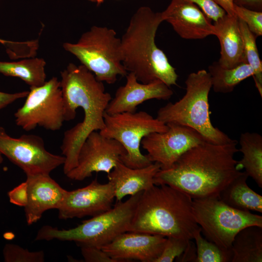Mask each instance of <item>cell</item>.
<instances>
[{
  "label": "cell",
  "instance_id": "11",
  "mask_svg": "<svg viewBox=\"0 0 262 262\" xmlns=\"http://www.w3.org/2000/svg\"><path fill=\"white\" fill-rule=\"evenodd\" d=\"M0 152L20 168L26 175L49 174L63 165L65 157L48 151L43 139L35 134L14 138L0 127Z\"/></svg>",
  "mask_w": 262,
  "mask_h": 262
},
{
  "label": "cell",
  "instance_id": "30",
  "mask_svg": "<svg viewBox=\"0 0 262 262\" xmlns=\"http://www.w3.org/2000/svg\"><path fill=\"white\" fill-rule=\"evenodd\" d=\"M164 249L155 262H172L179 258L186 249L190 240L168 237Z\"/></svg>",
  "mask_w": 262,
  "mask_h": 262
},
{
  "label": "cell",
  "instance_id": "3",
  "mask_svg": "<svg viewBox=\"0 0 262 262\" xmlns=\"http://www.w3.org/2000/svg\"><path fill=\"white\" fill-rule=\"evenodd\" d=\"M161 12L147 6L139 7L120 38L122 63L128 73L148 83L160 80L176 85L178 75L164 52L155 43L157 31L163 22Z\"/></svg>",
  "mask_w": 262,
  "mask_h": 262
},
{
  "label": "cell",
  "instance_id": "31",
  "mask_svg": "<svg viewBox=\"0 0 262 262\" xmlns=\"http://www.w3.org/2000/svg\"><path fill=\"white\" fill-rule=\"evenodd\" d=\"M81 253L86 262H116L101 248L90 246H82Z\"/></svg>",
  "mask_w": 262,
  "mask_h": 262
},
{
  "label": "cell",
  "instance_id": "40",
  "mask_svg": "<svg viewBox=\"0 0 262 262\" xmlns=\"http://www.w3.org/2000/svg\"><path fill=\"white\" fill-rule=\"evenodd\" d=\"M8 42H9V41L5 40L0 38V43L3 44L4 45H5Z\"/></svg>",
  "mask_w": 262,
  "mask_h": 262
},
{
  "label": "cell",
  "instance_id": "39",
  "mask_svg": "<svg viewBox=\"0 0 262 262\" xmlns=\"http://www.w3.org/2000/svg\"><path fill=\"white\" fill-rule=\"evenodd\" d=\"M87 0L90 2L97 4V5H100L104 1V0Z\"/></svg>",
  "mask_w": 262,
  "mask_h": 262
},
{
  "label": "cell",
  "instance_id": "42",
  "mask_svg": "<svg viewBox=\"0 0 262 262\" xmlns=\"http://www.w3.org/2000/svg\"></svg>",
  "mask_w": 262,
  "mask_h": 262
},
{
  "label": "cell",
  "instance_id": "32",
  "mask_svg": "<svg viewBox=\"0 0 262 262\" xmlns=\"http://www.w3.org/2000/svg\"><path fill=\"white\" fill-rule=\"evenodd\" d=\"M196 5L212 20L216 21L222 17L226 12L224 10L215 3L212 0H188Z\"/></svg>",
  "mask_w": 262,
  "mask_h": 262
},
{
  "label": "cell",
  "instance_id": "4",
  "mask_svg": "<svg viewBox=\"0 0 262 262\" xmlns=\"http://www.w3.org/2000/svg\"><path fill=\"white\" fill-rule=\"evenodd\" d=\"M193 199L166 184L142 192L128 231L193 239L200 227L192 212Z\"/></svg>",
  "mask_w": 262,
  "mask_h": 262
},
{
  "label": "cell",
  "instance_id": "33",
  "mask_svg": "<svg viewBox=\"0 0 262 262\" xmlns=\"http://www.w3.org/2000/svg\"><path fill=\"white\" fill-rule=\"evenodd\" d=\"M8 196L10 203L20 207H25L28 201L27 184L23 182L9 191Z\"/></svg>",
  "mask_w": 262,
  "mask_h": 262
},
{
  "label": "cell",
  "instance_id": "27",
  "mask_svg": "<svg viewBox=\"0 0 262 262\" xmlns=\"http://www.w3.org/2000/svg\"><path fill=\"white\" fill-rule=\"evenodd\" d=\"M196 248L195 262H231L230 250L222 249L216 244L207 240L201 235V228L194 234Z\"/></svg>",
  "mask_w": 262,
  "mask_h": 262
},
{
  "label": "cell",
  "instance_id": "28",
  "mask_svg": "<svg viewBox=\"0 0 262 262\" xmlns=\"http://www.w3.org/2000/svg\"><path fill=\"white\" fill-rule=\"evenodd\" d=\"M3 255L5 261L8 262H43L45 261L43 251H30L15 244L6 245Z\"/></svg>",
  "mask_w": 262,
  "mask_h": 262
},
{
  "label": "cell",
  "instance_id": "17",
  "mask_svg": "<svg viewBox=\"0 0 262 262\" xmlns=\"http://www.w3.org/2000/svg\"><path fill=\"white\" fill-rule=\"evenodd\" d=\"M126 78L125 85L118 88L110 101L105 111L107 114L133 113L139 105L146 101L152 99L166 100L173 94L170 87L160 80L141 83L132 73H128Z\"/></svg>",
  "mask_w": 262,
  "mask_h": 262
},
{
  "label": "cell",
  "instance_id": "14",
  "mask_svg": "<svg viewBox=\"0 0 262 262\" xmlns=\"http://www.w3.org/2000/svg\"><path fill=\"white\" fill-rule=\"evenodd\" d=\"M115 198L112 184L100 183L96 178L84 187L66 191L58 209V217L66 220L97 215L110 209Z\"/></svg>",
  "mask_w": 262,
  "mask_h": 262
},
{
  "label": "cell",
  "instance_id": "37",
  "mask_svg": "<svg viewBox=\"0 0 262 262\" xmlns=\"http://www.w3.org/2000/svg\"><path fill=\"white\" fill-rule=\"evenodd\" d=\"M215 3L222 8L226 14L229 16H235L234 11L233 0H212Z\"/></svg>",
  "mask_w": 262,
  "mask_h": 262
},
{
  "label": "cell",
  "instance_id": "6",
  "mask_svg": "<svg viewBox=\"0 0 262 262\" xmlns=\"http://www.w3.org/2000/svg\"><path fill=\"white\" fill-rule=\"evenodd\" d=\"M142 193L131 196L125 201H116L110 209L83 221L75 228L59 229L44 226L38 231L35 240L73 241L79 246L101 248L128 231Z\"/></svg>",
  "mask_w": 262,
  "mask_h": 262
},
{
  "label": "cell",
  "instance_id": "38",
  "mask_svg": "<svg viewBox=\"0 0 262 262\" xmlns=\"http://www.w3.org/2000/svg\"><path fill=\"white\" fill-rule=\"evenodd\" d=\"M4 237L6 239H12L14 237V235L11 232H6L4 234Z\"/></svg>",
  "mask_w": 262,
  "mask_h": 262
},
{
  "label": "cell",
  "instance_id": "20",
  "mask_svg": "<svg viewBox=\"0 0 262 262\" xmlns=\"http://www.w3.org/2000/svg\"><path fill=\"white\" fill-rule=\"evenodd\" d=\"M213 25L220 45V57L217 61L219 65L232 68L246 63L237 16L225 14L214 22Z\"/></svg>",
  "mask_w": 262,
  "mask_h": 262
},
{
  "label": "cell",
  "instance_id": "22",
  "mask_svg": "<svg viewBox=\"0 0 262 262\" xmlns=\"http://www.w3.org/2000/svg\"><path fill=\"white\" fill-rule=\"evenodd\" d=\"M231 262H262V227H246L235 235L231 246Z\"/></svg>",
  "mask_w": 262,
  "mask_h": 262
},
{
  "label": "cell",
  "instance_id": "1",
  "mask_svg": "<svg viewBox=\"0 0 262 262\" xmlns=\"http://www.w3.org/2000/svg\"><path fill=\"white\" fill-rule=\"evenodd\" d=\"M237 141L216 144L205 141L190 148L169 167L160 169L155 185L166 184L193 199L219 197L221 192L243 172L234 158Z\"/></svg>",
  "mask_w": 262,
  "mask_h": 262
},
{
  "label": "cell",
  "instance_id": "13",
  "mask_svg": "<svg viewBox=\"0 0 262 262\" xmlns=\"http://www.w3.org/2000/svg\"><path fill=\"white\" fill-rule=\"evenodd\" d=\"M167 125L166 131L151 133L141 143L150 161L160 164L161 169L169 167L188 149L207 141L191 127L176 124Z\"/></svg>",
  "mask_w": 262,
  "mask_h": 262
},
{
  "label": "cell",
  "instance_id": "7",
  "mask_svg": "<svg viewBox=\"0 0 262 262\" xmlns=\"http://www.w3.org/2000/svg\"><path fill=\"white\" fill-rule=\"evenodd\" d=\"M63 47L100 82L112 84L118 76L128 73L122 63L120 38L113 29L93 26L76 42H65Z\"/></svg>",
  "mask_w": 262,
  "mask_h": 262
},
{
  "label": "cell",
  "instance_id": "24",
  "mask_svg": "<svg viewBox=\"0 0 262 262\" xmlns=\"http://www.w3.org/2000/svg\"><path fill=\"white\" fill-rule=\"evenodd\" d=\"M46 61L32 58L14 62L0 61V73L21 79L30 87H38L46 82Z\"/></svg>",
  "mask_w": 262,
  "mask_h": 262
},
{
  "label": "cell",
  "instance_id": "23",
  "mask_svg": "<svg viewBox=\"0 0 262 262\" xmlns=\"http://www.w3.org/2000/svg\"><path fill=\"white\" fill-rule=\"evenodd\" d=\"M239 143V151L243 154L239 164L248 176L262 188V136L257 132H245L240 135Z\"/></svg>",
  "mask_w": 262,
  "mask_h": 262
},
{
  "label": "cell",
  "instance_id": "35",
  "mask_svg": "<svg viewBox=\"0 0 262 262\" xmlns=\"http://www.w3.org/2000/svg\"><path fill=\"white\" fill-rule=\"evenodd\" d=\"M196 257V248L195 244L189 240L188 245L183 253L176 259L178 262H195Z\"/></svg>",
  "mask_w": 262,
  "mask_h": 262
},
{
  "label": "cell",
  "instance_id": "21",
  "mask_svg": "<svg viewBox=\"0 0 262 262\" xmlns=\"http://www.w3.org/2000/svg\"><path fill=\"white\" fill-rule=\"evenodd\" d=\"M248 176L245 172L234 179L221 192L219 198L238 210L262 213V196L247 184Z\"/></svg>",
  "mask_w": 262,
  "mask_h": 262
},
{
  "label": "cell",
  "instance_id": "2",
  "mask_svg": "<svg viewBox=\"0 0 262 262\" xmlns=\"http://www.w3.org/2000/svg\"><path fill=\"white\" fill-rule=\"evenodd\" d=\"M61 78L65 121L73 120L78 108L84 113L82 121L64 133L61 149L65 157L63 171L66 175L76 166L80 149L88 135L104 128V115L112 98L103 82L82 65L69 63L61 72Z\"/></svg>",
  "mask_w": 262,
  "mask_h": 262
},
{
  "label": "cell",
  "instance_id": "18",
  "mask_svg": "<svg viewBox=\"0 0 262 262\" xmlns=\"http://www.w3.org/2000/svg\"><path fill=\"white\" fill-rule=\"evenodd\" d=\"M28 201L24 207L28 225L37 222L43 213L50 209H58L67 190L63 188L49 174L27 175Z\"/></svg>",
  "mask_w": 262,
  "mask_h": 262
},
{
  "label": "cell",
  "instance_id": "19",
  "mask_svg": "<svg viewBox=\"0 0 262 262\" xmlns=\"http://www.w3.org/2000/svg\"><path fill=\"white\" fill-rule=\"evenodd\" d=\"M161 166L158 163L139 168H131L121 161L107 174L108 182L113 185L116 201L127 196H133L144 191L154 185V177Z\"/></svg>",
  "mask_w": 262,
  "mask_h": 262
},
{
  "label": "cell",
  "instance_id": "41",
  "mask_svg": "<svg viewBox=\"0 0 262 262\" xmlns=\"http://www.w3.org/2000/svg\"><path fill=\"white\" fill-rule=\"evenodd\" d=\"M3 162V157L2 154L0 152V164H1Z\"/></svg>",
  "mask_w": 262,
  "mask_h": 262
},
{
  "label": "cell",
  "instance_id": "29",
  "mask_svg": "<svg viewBox=\"0 0 262 262\" xmlns=\"http://www.w3.org/2000/svg\"><path fill=\"white\" fill-rule=\"evenodd\" d=\"M234 11L237 17L242 20L249 30L256 37L262 35V12L256 11L234 4Z\"/></svg>",
  "mask_w": 262,
  "mask_h": 262
},
{
  "label": "cell",
  "instance_id": "16",
  "mask_svg": "<svg viewBox=\"0 0 262 262\" xmlns=\"http://www.w3.org/2000/svg\"><path fill=\"white\" fill-rule=\"evenodd\" d=\"M161 15L163 21L169 23L182 38L201 39L215 35L212 20L197 5L188 0H171Z\"/></svg>",
  "mask_w": 262,
  "mask_h": 262
},
{
  "label": "cell",
  "instance_id": "34",
  "mask_svg": "<svg viewBox=\"0 0 262 262\" xmlns=\"http://www.w3.org/2000/svg\"><path fill=\"white\" fill-rule=\"evenodd\" d=\"M28 93V91L14 93H8L0 91V110L19 99L26 98Z\"/></svg>",
  "mask_w": 262,
  "mask_h": 262
},
{
  "label": "cell",
  "instance_id": "9",
  "mask_svg": "<svg viewBox=\"0 0 262 262\" xmlns=\"http://www.w3.org/2000/svg\"><path fill=\"white\" fill-rule=\"evenodd\" d=\"M104 119L105 126L99 132L124 147L126 153L120 159L122 163L131 168H142L153 163L141 153V141L151 133L166 131L167 125L142 111L113 115L105 113Z\"/></svg>",
  "mask_w": 262,
  "mask_h": 262
},
{
  "label": "cell",
  "instance_id": "15",
  "mask_svg": "<svg viewBox=\"0 0 262 262\" xmlns=\"http://www.w3.org/2000/svg\"><path fill=\"white\" fill-rule=\"evenodd\" d=\"M167 240L161 235L127 231L101 248L116 262L138 260L155 262L161 255Z\"/></svg>",
  "mask_w": 262,
  "mask_h": 262
},
{
  "label": "cell",
  "instance_id": "26",
  "mask_svg": "<svg viewBox=\"0 0 262 262\" xmlns=\"http://www.w3.org/2000/svg\"><path fill=\"white\" fill-rule=\"evenodd\" d=\"M239 26L243 39L246 62L253 69L252 76L261 97H262V62L257 47V38L248 29L246 23L238 18Z\"/></svg>",
  "mask_w": 262,
  "mask_h": 262
},
{
  "label": "cell",
  "instance_id": "5",
  "mask_svg": "<svg viewBox=\"0 0 262 262\" xmlns=\"http://www.w3.org/2000/svg\"><path fill=\"white\" fill-rule=\"evenodd\" d=\"M186 93L179 101L169 102L160 108L157 118L165 124H176L191 127L207 141L216 144L231 142L234 139L214 127L210 117L209 95L212 88L210 75L201 69L188 75Z\"/></svg>",
  "mask_w": 262,
  "mask_h": 262
},
{
  "label": "cell",
  "instance_id": "25",
  "mask_svg": "<svg viewBox=\"0 0 262 262\" xmlns=\"http://www.w3.org/2000/svg\"><path fill=\"white\" fill-rule=\"evenodd\" d=\"M208 72L214 91L223 94L231 92L240 82L254 75L253 69L246 63L234 68H225L215 61L209 66Z\"/></svg>",
  "mask_w": 262,
  "mask_h": 262
},
{
  "label": "cell",
  "instance_id": "8",
  "mask_svg": "<svg viewBox=\"0 0 262 262\" xmlns=\"http://www.w3.org/2000/svg\"><path fill=\"white\" fill-rule=\"evenodd\" d=\"M192 212L206 239L225 250H230L235 235L243 229L262 227V215L231 207L219 197L193 199Z\"/></svg>",
  "mask_w": 262,
  "mask_h": 262
},
{
  "label": "cell",
  "instance_id": "36",
  "mask_svg": "<svg viewBox=\"0 0 262 262\" xmlns=\"http://www.w3.org/2000/svg\"><path fill=\"white\" fill-rule=\"evenodd\" d=\"M233 2L237 6L262 12V0H233Z\"/></svg>",
  "mask_w": 262,
  "mask_h": 262
},
{
  "label": "cell",
  "instance_id": "12",
  "mask_svg": "<svg viewBox=\"0 0 262 262\" xmlns=\"http://www.w3.org/2000/svg\"><path fill=\"white\" fill-rule=\"evenodd\" d=\"M126 153L119 142L94 131L81 146L76 166L66 175L71 180L81 181L91 177L94 172L108 174Z\"/></svg>",
  "mask_w": 262,
  "mask_h": 262
},
{
  "label": "cell",
  "instance_id": "10",
  "mask_svg": "<svg viewBox=\"0 0 262 262\" xmlns=\"http://www.w3.org/2000/svg\"><path fill=\"white\" fill-rule=\"evenodd\" d=\"M23 105L14 114L17 126L29 131L37 127L60 130L65 121L60 80L53 77L43 84L30 87Z\"/></svg>",
  "mask_w": 262,
  "mask_h": 262
}]
</instances>
